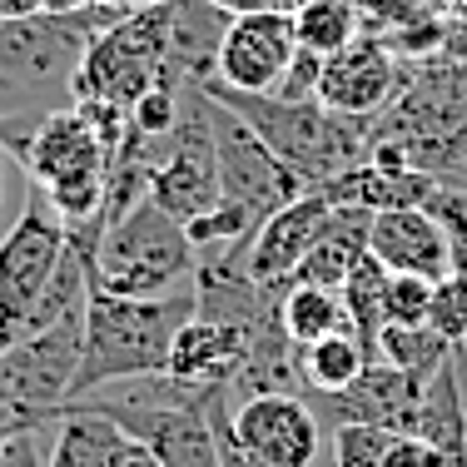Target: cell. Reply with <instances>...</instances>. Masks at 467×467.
<instances>
[{
	"mask_svg": "<svg viewBox=\"0 0 467 467\" xmlns=\"http://www.w3.org/2000/svg\"><path fill=\"white\" fill-rule=\"evenodd\" d=\"M373 363L368 343L353 328H338L328 338L294 348V368H298V398L304 393H343V388L358 383V373Z\"/></svg>",
	"mask_w": 467,
	"mask_h": 467,
	"instance_id": "20",
	"label": "cell"
},
{
	"mask_svg": "<svg viewBox=\"0 0 467 467\" xmlns=\"http://www.w3.org/2000/svg\"><path fill=\"white\" fill-rule=\"evenodd\" d=\"M448 467H467V458H448Z\"/></svg>",
	"mask_w": 467,
	"mask_h": 467,
	"instance_id": "40",
	"label": "cell"
},
{
	"mask_svg": "<svg viewBox=\"0 0 467 467\" xmlns=\"http://www.w3.org/2000/svg\"><path fill=\"white\" fill-rule=\"evenodd\" d=\"M125 438L144 442L160 467H219V442L209 428V403L184 408H135L109 418Z\"/></svg>",
	"mask_w": 467,
	"mask_h": 467,
	"instance_id": "15",
	"label": "cell"
},
{
	"mask_svg": "<svg viewBox=\"0 0 467 467\" xmlns=\"http://www.w3.org/2000/svg\"><path fill=\"white\" fill-rule=\"evenodd\" d=\"M428 328L442 333L452 348H462V343H467V274H448V279L432 284Z\"/></svg>",
	"mask_w": 467,
	"mask_h": 467,
	"instance_id": "27",
	"label": "cell"
},
{
	"mask_svg": "<svg viewBox=\"0 0 467 467\" xmlns=\"http://www.w3.org/2000/svg\"><path fill=\"white\" fill-rule=\"evenodd\" d=\"M209 5H219V10H229V16H294L304 0H209Z\"/></svg>",
	"mask_w": 467,
	"mask_h": 467,
	"instance_id": "32",
	"label": "cell"
},
{
	"mask_svg": "<svg viewBox=\"0 0 467 467\" xmlns=\"http://www.w3.org/2000/svg\"><path fill=\"white\" fill-rule=\"evenodd\" d=\"M368 254L388 274H413V279H428V284L452 274L448 229L432 209H383V214H373Z\"/></svg>",
	"mask_w": 467,
	"mask_h": 467,
	"instance_id": "14",
	"label": "cell"
},
{
	"mask_svg": "<svg viewBox=\"0 0 467 467\" xmlns=\"http://www.w3.org/2000/svg\"><path fill=\"white\" fill-rule=\"evenodd\" d=\"M199 90L209 99H219L224 109H234V115L304 180V189H324L328 180H338L343 170L363 164V154H368V119L333 115L318 99L294 105V99H279V95L229 90V85H219V80H204Z\"/></svg>",
	"mask_w": 467,
	"mask_h": 467,
	"instance_id": "3",
	"label": "cell"
},
{
	"mask_svg": "<svg viewBox=\"0 0 467 467\" xmlns=\"http://www.w3.org/2000/svg\"><path fill=\"white\" fill-rule=\"evenodd\" d=\"M413 438L432 442L442 458H467V393L458 383V348L438 363V373L422 383Z\"/></svg>",
	"mask_w": 467,
	"mask_h": 467,
	"instance_id": "19",
	"label": "cell"
},
{
	"mask_svg": "<svg viewBox=\"0 0 467 467\" xmlns=\"http://www.w3.org/2000/svg\"><path fill=\"white\" fill-rule=\"evenodd\" d=\"M448 353H452V343L442 338V333H432L428 324H422V328H398V324H388L383 333H378V343H373V358H383L388 368L418 378V383H428Z\"/></svg>",
	"mask_w": 467,
	"mask_h": 467,
	"instance_id": "24",
	"label": "cell"
},
{
	"mask_svg": "<svg viewBox=\"0 0 467 467\" xmlns=\"http://www.w3.org/2000/svg\"><path fill=\"white\" fill-rule=\"evenodd\" d=\"M298 40H294V16H234L219 46L214 75L209 80L229 85L244 95H274L294 60Z\"/></svg>",
	"mask_w": 467,
	"mask_h": 467,
	"instance_id": "12",
	"label": "cell"
},
{
	"mask_svg": "<svg viewBox=\"0 0 467 467\" xmlns=\"http://www.w3.org/2000/svg\"><path fill=\"white\" fill-rule=\"evenodd\" d=\"M279 318L294 348H308V343L328 338V333L348 328V308H343L338 288H318V284H294L284 288L279 298Z\"/></svg>",
	"mask_w": 467,
	"mask_h": 467,
	"instance_id": "22",
	"label": "cell"
},
{
	"mask_svg": "<svg viewBox=\"0 0 467 467\" xmlns=\"http://www.w3.org/2000/svg\"><path fill=\"white\" fill-rule=\"evenodd\" d=\"M40 10H55V0H0V20H26Z\"/></svg>",
	"mask_w": 467,
	"mask_h": 467,
	"instance_id": "34",
	"label": "cell"
},
{
	"mask_svg": "<svg viewBox=\"0 0 467 467\" xmlns=\"http://www.w3.org/2000/svg\"><path fill=\"white\" fill-rule=\"evenodd\" d=\"M55 428L60 432H55V448H50V467H119L130 448L125 432L95 413H65Z\"/></svg>",
	"mask_w": 467,
	"mask_h": 467,
	"instance_id": "21",
	"label": "cell"
},
{
	"mask_svg": "<svg viewBox=\"0 0 467 467\" xmlns=\"http://www.w3.org/2000/svg\"><path fill=\"white\" fill-rule=\"evenodd\" d=\"M418 398H422L418 378H408V373L388 368L383 358H373L353 388H343V393H304V403L314 408L324 432L343 428V422H378L388 432H413Z\"/></svg>",
	"mask_w": 467,
	"mask_h": 467,
	"instance_id": "13",
	"label": "cell"
},
{
	"mask_svg": "<svg viewBox=\"0 0 467 467\" xmlns=\"http://www.w3.org/2000/svg\"><path fill=\"white\" fill-rule=\"evenodd\" d=\"M65 249H70V224L46 189L30 184L20 219L0 239V353L30 333V314L46 298Z\"/></svg>",
	"mask_w": 467,
	"mask_h": 467,
	"instance_id": "6",
	"label": "cell"
},
{
	"mask_svg": "<svg viewBox=\"0 0 467 467\" xmlns=\"http://www.w3.org/2000/svg\"><path fill=\"white\" fill-rule=\"evenodd\" d=\"M432 5H442V10H452V16H458V10H467V0H432Z\"/></svg>",
	"mask_w": 467,
	"mask_h": 467,
	"instance_id": "38",
	"label": "cell"
},
{
	"mask_svg": "<svg viewBox=\"0 0 467 467\" xmlns=\"http://www.w3.org/2000/svg\"><path fill=\"white\" fill-rule=\"evenodd\" d=\"M442 180L422 170H383V164H353L343 170L338 180L324 184V194L333 204H353V209H368V214H383V209H432L442 199Z\"/></svg>",
	"mask_w": 467,
	"mask_h": 467,
	"instance_id": "16",
	"label": "cell"
},
{
	"mask_svg": "<svg viewBox=\"0 0 467 467\" xmlns=\"http://www.w3.org/2000/svg\"><path fill=\"white\" fill-rule=\"evenodd\" d=\"M10 154L26 164L30 184L50 194V204L65 214V224L105 214L109 144L99 140V130L90 125V115L80 105L46 115Z\"/></svg>",
	"mask_w": 467,
	"mask_h": 467,
	"instance_id": "5",
	"label": "cell"
},
{
	"mask_svg": "<svg viewBox=\"0 0 467 467\" xmlns=\"http://www.w3.org/2000/svg\"><path fill=\"white\" fill-rule=\"evenodd\" d=\"M229 20H234L229 10L209 5V0H174L170 5V80L204 85L214 75Z\"/></svg>",
	"mask_w": 467,
	"mask_h": 467,
	"instance_id": "17",
	"label": "cell"
},
{
	"mask_svg": "<svg viewBox=\"0 0 467 467\" xmlns=\"http://www.w3.org/2000/svg\"><path fill=\"white\" fill-rule=\"evenodd\" d=\"M75 5H105V10H119V16H130V10H150V5H170V0H70Z\"/></svg>",
	"mask_w": 467,
	"mask_h": 467,
	"instance_id": "35",
	"label": "cell"
},
{
	"mask_svg": "<svg viewBox=\"0 0 467 467\" xmlns=\"http://www.w3.org/2000/svg\"><path fill=\"white\" fill-rule=\"evenodd\" d=\"M383 467H448V458H442L432 442L413 438V432H398L393 448H388V458H383Z\"/></svg>",
	"mask_w": 467,
	"mask_h": 467,
	"instance_id": "30",
	"label": "cell"
},
{
	"mask_svg": "<svg viewBox=\"0 0 467 467\" xmlns=\"http://www.w3.org/2000/svg\"><path fill=\"white\" fill-rule=\"evenodd\" d=\"M115 20L125 16L105 5L0 20V119H46L70 109L85 46Z\"/></svg>",
	"mask_w": 467,
	"mask_h": 467,
	"instance_id": "1",
	"label": "cell"
},
{
	"mask_svg": "<svg viewBox=\"0 0 467 467\" xmlns=\"http://www.w3.org/2000/svg\"><path fill=\"white\" fill-rule=\"evenodd\" d=\"M442 60L467 65V10L448 16V40H442Z\"/></svg>",
	"mask_w": 467,
	"mask_h": 467,
	"instance_id": "33",
	"label": "cell"
},
{
	"mask_svg": "<svg viewBox=\"0 0 467 467\" xmlns=\"http://www.w3.org/2000/svg\"><path fill=\"white\" fill-rule=\"evenodd\" d=\"M119 467H160V458H154L144 442H135L130 438V448H125V458H119Z\"/></svg>",
	"mask_w": 467,
	"mask_h": 467,
	"instance_id": "36",
	"label": "cell"
},
{
	"mask_svg": "<svg viewBox=\"0 0 467 467\" xmlns=\"http://www.w3.org/2000/svg\"><path fill=\"white\" fill-rule=\"evenodd\" d=\"M209 428H214V442H219V467H259L244 458V448L234 442V403H229V388H219L209 398Z\"/></svg>",
	"mask_w": 467,
	"mask_h": 467,
	"instance_id": "29",
	"label": "cell"
},
{
	"mask_svg": "<svg viewBox=\"0 0 467 467\" xmlns=\"http://www.w3.org/2000/svg\"><path fill=\"white\" fill-rule=\"evenodd\" d=\"M244 353H249V338L239 328H224L214 318H189V324L174 333L170 343V368L174 378H189V383H214L229 388V378L239 373Z\"/></svg>",
	"mask_w": 467,
	"mask_h": 467,
	"instance_id": "18",
	"label": "cell"
},
{
	"mask_svg": "<svg viewBox=\"0 0 467 467\" xmlns=\"http://www.w3.org/2000/svg\"><path fill=\"white\" fill-rule=\"evenodd\" d=\"M189 318H194V288H174L164 298H125L90 279V298H85V318H80L85 348H80V368H75L70 403L85 393H99L105 383L164 373L170 368V343Z\"/></svg>",
	"mask_w": 467,
	"mask_h": 467,
	"instance_id": "2",
	"label": "cell"
},
{
	"mask_svg": "<svg viewBox=\"0 0 467 467\" xmlns=\"http://www.w3.org/2000/svg\"><path fill=\"white\" fill-rule=\"evenodd\" d=\"M0 467H50L40 432H20V438H10L5 448H0Z\"/></svg>",
	"mask_w": 467,
	"mask_h": 467,
	"instance_id": "31",
	"label": "cell"
},
{
	"mask_svg": "<svg viewBox=\"0 0 467 467\" xmlns=\"http://www.w3.org/2000/svg\"><path fill=\"white\" fill-rule=\"evenodd\" d=\"M80 318L40 328V333H30V338L10 343L0 353V403L16 413V422L26 432H46L65 418L75 368H80V348H85Z\"/></svg>",
	"mask_w": 467,
	"mask_h": 467,
	"instance_id": "7",
	"label": "cell"
},
{
	"mask_svg": "<svg viewBox=\"0 0 467 467\" xmlns=\"http://www.w3.org/2000/svg\"><path fill=\"white\" fill-rule=\"evenodd\" d=\"M393 438L398 432L378 428V422H343V428H333V467H383Z\"/></svg>",
	"mask_w": 467,
	"mask_h": 467,
	"instance_id": "25",
	"label": "cell"
},
{
	"mask_svg": "<svg viewBox=\"0 0 467 467\" xmlns=\"http://www.w3.org/2000/svg\"><path fill=\"white\" fill-rule=\"evenodd\" d=\"M209 135H214V164H219V189L229 204L249 209L254 219H269L288 199L304 194V180L269 150L234 109L209 99Z\"/></svg>",
	"mask_w": 467,
	"mask_h": 467,
	"instance_id": "8",
	"label": "cell"
},
{
	"mask_svg": "<svg viewBox=\"0 0 467 467\" xmlns=\"http://www.w3.org/2000/svg\"><path fill=\"white\" fill-rule=\"evenodd\" d=\"M318 75H324V55H314V50L298 46L274 95H279V99H294V105H304V99H318Z\"/></svg>",
	"mask_w": 467,
	"mask_h": 467,
	"instance_id": "28",
	"label": "cell"
},
{
	"mask_svg": "<svg viewBox=\"0 0 467 467\" xmlns=\"http://www.w3.org/2000/svg\"><path fill=\"white\" fill-rule=\"evenodd\" d=\"M333 214V199L324 189H304L298 199H288L284 209H274L259 229H254L249 249H244V274L264 288V294L284 298V288L294 284L298 264L308 259V249L318 244Z\"/></svg>",
	"mask_w": 467,
	"mask_h": 467,
	"instance_id": "10",
	"label": "cell"
},
{
	"mask_svg": "<svg viewBox=\"0 0 467 467\" xmlns=\"http://www.w3.org/2000/svg\"><path fill=\"white\" fill-rule=\"evenodd\" d=\"M20 432H26V428H20V422H16V413H10L5 403H0V448H5L10 438H20Z\"/></svg>",
	"mask_w": 467,
	"mask_h": 467,
	"instance_id": "37",
	"label": "cell"
},
{
	"mask_svg": "<svg viewBox=\"0 0 467 467\" xmlns=\"http://www.w3.org/2000/svg\"><path fill=\"white\" fill-rule=\"evenodd\" d=\"M318 418L298 393H254L234 403V442L259 467H314Z\"/></svg>",
	"mask_w": 467,
	"mask_h": 467,
	"instance_id": "9",
	"label": "cell"
},
{
	"mask_svg": "<svg viewBox=\"0 0 467 467\" xmlns=\"http://www.w3.org/2000/svg\"><path fill=\"white\" fill-rule=\"evenodd\" d=\"M408 70L413 65H403L378 36H358L353 46H343L338 55L324 60L318 105L333 109V115H348V119H373L398 99Z\"/></svg>",
	"mask_w": 467,
	"mask_h": 467,
	"instance_id": "11",
	"label": "cell"
},
{
	"mask_svg": "<svg viewBox=\"0 0 467 467\" xmlns=\"http://www.w3.org/2000/svg\"><path fill=\"white\" fill-rule=\"evenodd\" d=\"M363 36V16H358V0H304L294 10V40L314 55H338L343 46Z\"/></svg>",
	"mask_w": 467,
	"mask_h": 467,
	"instance_id": "23",
	"label": "cell"
},
{
	"mask_svg": "<svg viewBox=\"0 0 467 467\" xmlns=\"http://www.w3.org/2000/svg\"><path fill=\"white\" fill-rule=\"evenodd\" d=\"M428 308H432V284L413 279V274H388L383 288V328H422L428 324Z\"/></svg>",
	"mask_w": 467,
	"mask_h": 467,
	"instance_id": "26",
	"label": "cell"
},
{
	"mask_svg": "<svg viewBox=\"0 0 467 467\" xmlns=\"http://www.w3.org/2000/svg\"><path fill=\"white\" fill-rule=\"evenodd\" d=\"M194 264L199 249L189 229L144 194L135 209L105 224L90 259V279L125 298H164L180 288V279H194Z\"/></svg>",
	"mask_w": 467,
	"mask_h": 467,
	"instance_id": "4",
	"label": "cell"
},
{
	"mask_svg": "<svg viewBox=\"0 0 467 467\" xmlns=\"http://www.w3.org/2000/svg\"><path fill=\"white\" fill-rule=\"evenodd\" d=\"M0 189H5V144H0ZM5 199V194H0ZM0 239H5V229H0Z\"/></svg>",
	"mask_w": 467,
	"mask_h": 467,
	"instance_id": "39",
	"label": "cell"
}]
</instances>
